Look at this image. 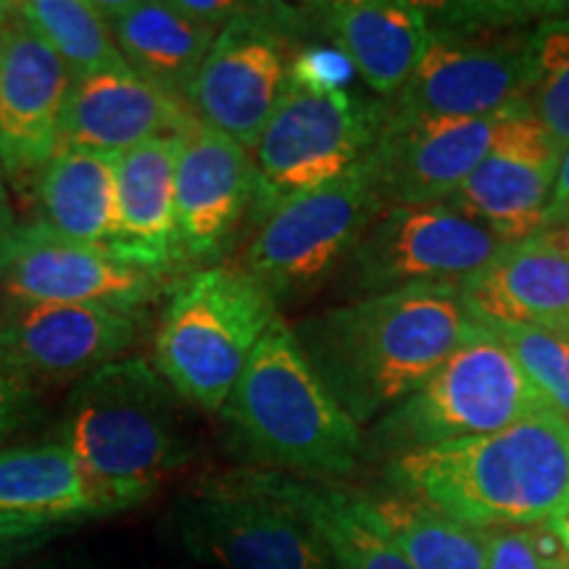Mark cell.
<instances>
[{"label": "cell", "mask_w": 569, "mask_h": 569, "mask_svg": "<svg viewBox=\"0 0 569 569\" xmlns=\"http://www.w3.org/2000/svg\"><path fill=\"white\" fill-rule=\"evenodd\" d=\"M475 327L459 288H411L330 306L293 325L325 388L359 427L415 393Z\"/></svg>", "instance_id": "cell-1"}, {"label": "cell", "mask_w": 569, "mask_h": 569, "mask_svg": "<svg viewBox=\"0 0 569 569\" xmlns=\"http://www.w3.org/2000/svg\"><path fill=\"white\" fill-rule=\"evenodd\" d=\"M382 480L472 530L538 528L569 493V422L546 409L493 436L398 453Z\"/></svg>", "instance_id": "cell-2"}, {"label": "cell", "mask_w": 569, "mask_h": 569, "mask_svg": "<svg viewBox=\"0 0 569 569\" xmlns=\"http://www.w3.org/2000/svg\"><path fill=\"white\" fill-rule=\"evenodd\" d=\"M217 417L230 457L261 472L332 482L367 461L365 430L319 380L282 315Z\"/></svg>", "instance_id": "cell-3"}, {"label": "cell", "mask_w": 569, "mask_h": 569, "mask_svg": "<svg viewBox=\"0 0 569 569\" xmlns=\"http://www.w3.org/2000/svg\"><path fill=\"white\" fill-rule=\"evenodd\" d=\"M59 440L88 482L98 519L151 501L193 459L182 401L142 356L77 380Z\"/></svg>", "instance_id": "cell-4"}, {"label": "cell", "mask_w": 569, "mask_h": 569, "mask_svg": "<svg viewBox=\"0 0 569 569\" xmlns=\"http://www.w3.org/2000/svg\"><path fill=\"white\" fill-rule=\"evenodd\" d=\"M277 317L274 298L238 264L182 274L156 325L153 369L182 403L219 415Z\"/></svg>", "instance_id": "cell-5"}, {"label": "cell", "mask_w": 569, "mask_h": 569, "mask_svg": "<svg viewBox=\"0 0 569 569\" xmlns=\"http://www.w3.org/2000/svg\"><path fill=\"white\" fill-rule=\"evenodd\" d=\"M546 409L549 403L515 356L475 317L465 343L415 393L369 425L367 459H393L419 448L493 436Z\"/></svg>", "instance_id": "cell-6"}, {"label": "cell", "mask_w": 569, "mask_h": 569, "mask_svg": "<svg viewBox=\"0 0 569 569\" xmlns=\"http://www.w3.org/2000/svg\"><path fill=\"white\" fill-rule=\"evenodd\" d=\"M386 206L372 148L336 180L277 206L259 224L238 267L277 306L301 303L340 272Z\"/></svg>", "instance_id": "cell-7"}, {"label": "cell", "mask_w": 569, "mask_h": 569, "mask_svg": "<svg viewBox=\"0 0 569 569\" xmlns=\"http://www.w3.org/2000/svg\"><path fill=\"white\" fill-rule=\"evenodd\" d=\"M388 117L386 98L359 96L346 84L317 90L288 80L251 151L256 222H264L290 198L348 172L377 146Z\"/></svg>", "instance_id": "cell-8"}, {"label": "cell", "mask_w": 569, "mask_h": 569, "mask_svg": "<svg viewBox=\"0 0 569 569\" xmlns=\"http://www.w3.org/2000/svg\"><path fill=\"white\" fill-rule=\"evenodd\" d=\"M306 38L315 34L303 6L246 3L213 40L188 92V109L198 122L253 151Z\"/></svg>", "instance_id": "cell-9"}, {"label": "cell", "mask_w": 569, "mask_h": 569, "mask_svg": "<svg viewBox=\"0 0 569 569\" xmlns=\"http://www.w3.org/2000/svg\"><path fill=\"white\" fill-rule=\"evenodd\" d=\"M172 528L190 557L219 569H340L317 530L248 469L177 498Z\"/></svg>", "instance_id": "cell-10"}, {"label": "cell", "mask_w": 569, "mask_h": 569, "mask_svg": "<svg viewBox=\"0 0 569 569\" xmlns=\"http://www.w3.org/2000/svg\"><path fill=\"white\" fill-rule=\"evenodd\" d=\"M507 246L446 203L386 206L340 267V293L369 298L411 288H461Z\"/></svg>", "instance_id": "cell-11"}, {"label": "cell", "mask_w": 569, "mask_h": 569, "mask_svg": "<svg viewBox=\"0 0 569 569\" xmlns=\"http://www.w3.org/2000/svg\"><path fill=\"white\" fill-rule=\"evenodd\" d=\"M169 288L172 280L142 272L101 248L61 238L38 222L17 224L0 240V296L11 303H96L148 311Z\"/></svg>", "instance_id": "cell-12"}, {"label": "cell", "mask_w": 569, "mask_h": 569, "mask_svg": "<svg viewBox=\"0 0 569 569\" xmlns=\"http://www.w3.org/2000/svg\"><path fill=\"white\" fill-rule=\"evenodd\" d=\"M530 32H432L411 80L390 101L393 117L478 119L522 98Z\"/></svg>", "instance_id": "cell-13"}, {"label": "cell", "mask_w": 569, "mask_h": 569, "mask_svg": "<svg viewBox=\"0 0 569 569\" xmlns=\"http://www.w3.org/2000/svg\"><path fill=\"white\" fill-rule=\"evenodd\" d=\"M565 151L522 98L501 111L486 159L446 206L493 230L503 243L538 232Z\"/></svg>", "instance_id": "cell-14"}, {"label": "cell", "mask_w": 569, "mask_h": 569, "mask_svg": "<svg viewBox=\"0 0 569 569\" xmlns=\"http://www.w3.org/2000/svg\"><path fill=\"white\" fill-rule=\"evenodd\" d=\"M148 325L146 311L111 306L0 303V353L38 386L82 380L124 359Z\"/></svg>", "instance_id": "cell-15"}, {"label": "cell", "mask_w": 569, "mask_h": 569, "mask_svg": "<svg viewBox=\"0 0 569 569\" xmlns=\"http://www.w3.org/2000/svg\"><path fill=\"white\" fill-rule=\"evenodd\" d=\"M253 198L256 172L248 148L198 119L177 134L174 211L188 267L222 259L253 217Z\"/></svg>", "instance_id": "cell-16"}, {"label": "cell", "mask_w": 569, "mask_h": 569, "mask_svg": "<svg viewBox=\"0 0 569 569\" xmlns=\"http://www.w3.org/2000/svg\"><path fill=\"white\" fill-rule=\"evenodd\" d=\"M71 82L67 63L19 13L0 30V163L11 182L38 180L59 151Z\"/></svg>", "instance_id": "cell-17"}, {"label": "cell", "mask_w": 569, "mask_h": 569, "mask_svg": "<svg viewBox=\"0 0 569 569\" xmlns=\"http://www.w3.org/2000/svg\"><path fill=\"white\" fill-rule=\"evenodd\" d=\"M501 111L478 119L390 113L375 146L386 203L430 206L451 201L475 167L486 159Z\"/></svg>", "instance_id": "cell-18"}, {"label": "cell", "mask_w": 569, "mask_h": 569, "mask_svg": "<svg viewBox=\"0 0 569 569\" xmlns=\"http://www.w3.org/2000/svg\"><path fill=\"white\" fill-rule=\"evenodd\" d=\"M311 34L330 42L377 98H393L422 59L430 24L425 3L332 0L303 6Z\"/></svg>", "instance_id": "cell-19"}, {"label": "cell", "mask_w": 569, "mask_h": 569, "mask_svg": "<svg viewBox=\"0 0 569 569\" xmlns=\"http://www.w3.org/2000/svg\"><path fill=\"white\" fill-rule=\"evenodd\" d=\"M196 122L188 103L132 69L74 77L63 106L59 148L119 156L142 142L177 138Z\"/></svg>", "instance_id": "cell-20"}, {"label": "cell", "mask_w": 569, "mask_h": 569, "mask_svg": "<svg viewBox=\"0 0 569 569\" xmlns=\"http://www.w3.org/2000/svg\"><path fill=\"white\" fill-rule=\"evenodd\" d=\"M459 290L475 317L569 336V240L536 232L507 243Z\"/></svg>", "instance_id": "cell-21"}, {"label": "cell", "mask_w": 569, "mask_h": 569, "mask_svg": "<svg viewBox=\"0 0 569 569\" xmlns=\"http://www.w3.org/2000/svg\"><path fill=\"white\" fill-rule=\"evenodd\" d=\"M177 138L142 142L117 156V234L111 253L161 280H177L182 256L174 211Z\"/></svg>", "instance_id": "cell-22"}, {"label": "cell", "mask_w": 569, "mask_h": 569, "mask_svg": "<svg viewBox=\"0 0 569 569\" xmlns=\"http://www.w3.org/2000/svg\"><path fill=\"white\" fill-rule=\"evenodd\" d=\"M127 67L146 82L188 103L198 71L219 30L177 9L174 0L98 3Z\"/></svg>", "instance_id": "cell-23"}, {"label": "cell", "mask_w": 569, "mask_h": 569, "mask_svg": "<svg viewBox=\"0 0 569 569\" xmlns=\"http://www.w3.org/2000/svg\"><path fill=\"white\" fill-rule=\"evenodd\" d=\"M267 493L293 507L325 540L340 569H415L369 515L359 488L248 469Z\"/></svg>", "instance_id": "cell-24"}, {"label": "cell", "mask_w": 569, "mask_h": 569, "mask_svg": "<svg viewBox=\"0 0 569 569\" xmlns=\"http://www.w3.org/2000/svg\"><path fill=\"white\" fill-rule=\"evenodd\" d=\"M34 222L111 253L117 234V156L59 148L34 180Z\"/></svg>", "instance_id": "cell-25"}, {"label": "cell", "mask_w": 569, "mask_h": 569, "mask_svg": "<svg viewBox=\"0 0 569 569\" xmlns=\"http://www.w3.org/2000/svg\"><path fill=\"white\" fill-rule=\"evenodd\" d=\"M0 519L74 528L98 519L88 482L61 440L0 448Z\"/></svg>", "instance_id": "cell-26"}, {"label": "cell", "mask_w": 569, "mask_h": 569, "mask_svg": "<svg viewBox=\"0 0 569 569\" xmlns=\"http://www.w3.org/2000/svg\"><path fill=\"white\" fill-rule=\"evenodd\" d=\"M369 515L415 569H488V532L398 490H359Z\"/></svg>", "instance_id": "cell-27"}, {"label": "cell", "mask_w": 569, "mask_h": 569, "mask_svg": "<svg viewBox=\"0 0 569 569\" xmlns=\"http://www.w3.org/2000/svg\"><path fill=\"white\" fill-rule=\"evenodd\" d=\"M19 19L40 34L74 77L130 69L111 38L109 21L88 0H27Z\"/></svg>", "instance_id": "cell-28"}, {"label": "cell", "mask_w": 569, "mask_h": 569, "mask_svg": "<svg viewBox=\"0 0 569 569\" xmlns=\"http://www.w3.org/2000/svg\"><path fill=\"white\" fill-rule=\"evenodd\" d=\"M522 101L561 151L569 148V11L532 27Z\"/></svg>", "instance_id": "cell-29"}, {"label": "cell", "mask_w": 569, "mask_h": 569, "mask_svg": "<svg viewBox=\"0 0 569 569\" xmlns=\"http://www.w3.org/2000/svg\"><path fill=\"white\" fill-rule=\"evenodd\" d=\"M480 319V317H478ZM482 327L515 356L532 388L551 411L569 422V343L549 330L528 325H503L480 319Z\"/></svg>", "instance_id": "cell-30"}, {"label": "cell", "mask_w": 569, "mask_h": 569, "mask_svg": "<svg viewBox=\"0 0 569 569\" xmlns=\"http://www.w3.org/2000/svg\"><path fill=\"white\" fill-rule=\"evenodd\" d=\"M432 32L509 34L525 32L540 21L569 11L553 0H475V3H425Z\"/></svg>", "instance_id": "cell-31"}, {"label": "cell", "mask_w": 569, "mask_h": 569, "mask_svg": "<svg viewBox=\"0 0 569 569\" xmlns=\"http://www.w3.org/2000/svg\"><path fill=\"white\" fill-rule=\"evenodd\" d=\"M488 569H569L549 530H488Z\"/></svg>", "instance_id": "cell-32"}, {"label": "cell", "mask_w": 569, "mask_h": 569, "mask_svg": "<svg viewBox=\"0 0 569 569\" xmlns=\"http://www.w3.org/2000/svg\"><path fill=\"white\" fill-rule=\"evenodd\" d=\"M40 417V386L9 356L0 353V448Z\"/></svg>", "instance_id": "cell-33"}, {"label": "cell", "mask_w": 569, "mask_h": 569, "mask_svg": "<svg viewBox=\"0 0 569 569\" xmlns=\"http://www.w3.org/2000/svg\"><path fill=\"white\" fill-rule=\"evenodd\" d=\"M74 525L38 522V519H0V569H17L32 553L67 536Z\"/></svg>", "instance_id": "cell-34"}, {"label": "cell", "mask_w": 569, "mask_h": 569, "mask_svg": "<svg viewBox=\"0 0 569 569\" xmlns=\"http://www.w3.org/2000/svg\"><path fill=\"white\" fill-rule=\"evenodd\" d=\"M565 227H569V148L561 156L557 182H553L549 206H546L543 217H540L538 232L565 230Z\"/></svg>", "instance_id": "cell-35"}, {"label": "cell", "mask_w": 569, "mask_h": 569, "mask_svg": "<svg viewBox=\"0 0 569 569\" xmlns=\"http://www.w3.org/2000/svg\"><path fill=\"white\" fill-rule=\"evenodd\" d=\"M174 3L177 9L188 13V17L203 21V24L217 27V30H222L227 21H230L234 13L243 11L246 6L232 3V0H174Z\"/></svg>", "instance_id": "cell-36"}, {"label": "cell", "mask_w": 569, "mask_h": 569, "mask_svg": "<svg viewBox=\"0 0 569 569\" xmlns=\"http://www.w3.org/2000/svg\"><path fill=\"white\" fill-rule=\"evenodd\" d=\"M546 530L551 532L553 540L561 546V551L569 557V493L565 496V501H561V507L549 517Z\"/></svg>", "instance_id": "cell-37"}, {"label": "cell", "mask_w": 569, "mask_h": 569, "mask_svg": "<svg viewBox=\"0 0 569 569\" xmlns=\"http://www.w3.org/2000/svg\"><path fill=\"white\" fill-rule=\"evenodd\" d=\"M17 224L19 222H17V217H13L11 209H0V240H3Z\"/></svg>", "instance_id": "cell-38"}, {"label": "cell", "mask_w": 569, "mask_h": 569, "mask_svg": "<svg viewBox=\"0 0 569 569\" xmlns=\"http://www.w3.org/2000/svg\"><path fill=\"white\" fill-rule=\"evenodd\" d=\"M17 6L19 3H9V0H0V30H3L9 21L17 17Z\"/></svg>", "instance_id": "cell-39"}, {"label": "cell", "mask_w": 569, "mask_h": 569, "mask_svg": "<svg viewBox=\"0 0 569 569\" xmlns=\"http://www.w3.org/2000/svg\"><path fill=\"white\" fill-rule=\"evenodd\" d=\"M19 569H84L80 565H61V561H46V565H30V567H19Z\"/></svg>", "instance_id": "cell-40"}, {"label": "cell", "mask_w": 569, "mask_h": 569, "mask_svg": "<svg viewBox=\"0 0 569 569\" xmlns=\"http://www.w3.org/2000/svg\"><path fill=\"white\" fill-rule=\"evenodd\" d=\"M6 172H3V163H0V209H11L9 196H6Z\"/></svg>", "instance_id": "cell-41"}, {"label": "cell", "mask_w": 569, "mask_h": 569, "mask_svg": "<svg viewBox=\"0 0 569 569\" xmlns=\"http://www.w3.org/2000/svg\"><path fill=\"white\" fill-rule=\"evenodd\" d=\"M561 338H565V340H567V343H569V336H561Z\"/></svg>", "instance_id": "cell-42"}]
</instances>
